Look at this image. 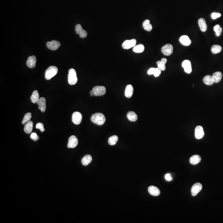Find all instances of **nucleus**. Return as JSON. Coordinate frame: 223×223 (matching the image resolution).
Listing matches in <instances>:
<instances>
[{
  "mask_svg": "<svg viewBox=\"0 0 223 223\" xmlns=\"http://www.w3.org/2000/svg\"><path fill=\"white\" fill-rule=\"evenodd\" d=\"M91 120L92 122L96 124V125L101 126L103 125L105 122L106 121V117L102 113H96L92 115Z\"/></svg>",
  "mask_w": 223,
  "mask_h": 223,
  "instance_id": "f257e3e1",
  "label": "nucleus"
},
{
  "mask_svg": "<svg viewBox=\"0 0 223 223\" xmlns=\"http://www.w3.org/2000/svg\"><path fill=\"white\" fill-rule=\"evenodd\" d=\"M58 72V69L55 66H51L48 68L45 72V78L50 80L55 76Z\"/></svg>",
  "mask_w": 223,
  "mask_h": 223,
  "instance_id": "f03ea898",
  "label": "nucleus"
},
{
  "mask_svg": "<svg viewBox=\"0 0 223 223\" xmlns=\"http://www.w3.org/2000/svg\"><path fill=\"white\" fill-rule=\"evenodd\" d=\"M77 80L76 70L73 68L69 69L68 75V81L69 84L71 85H74L77 82Z\"/></svg>",
  "mask_w": 223,
  "mask_h": 223,
  "instance_id": "7ed1b4c3",
  "label": "nucleus"
},
{
  "mask_svg": "<svg viewBox=\"0 0 223 223\" xmlns=\"http://www.w3.org/2000/svg\"><path fill=\"white\" fill-rule=\"evenodd\" d=\"M92 91L95 96H101L106 94V90L104 86H98L93 88Z\"/></svg>",
  "mask_w": 223,
  "mask_h": 223,
  "instance_id": "20e7f679",
  "label": "nucleus"
},
{
  "mask_svg": "<svg viewBox=\"0 0 223 223\" xmlns=\"http://www.w3.org/2000/svg\"><path fill=\"white\" fill-rule=\"evenodd\" d=\"M82 120V116L79 112H75L72 115V121L76 125H79Z\"/></svg>",
  "mask_w": 223,
  "mask_h": 223,
  "instance_id": "39448f33",
  "label": "nucleus"
},
{
  "mask_svg": "<svg viewBox=\"0 0 223 223\" xmlns=\"http://www.w3.org/2000/svg\"><path fill=\"white\" fill-rule=\"evenodd\" d=\"M162 52L164 55L169 56L172 54L173 51V47L170 44H167L163 46L161 49Z\"/></svg>",
  "mask_w": 223,
  "mask_h": 223,
  "instance_id": "423d86ee",
  "label": "nucleus"
},
{
  "mask_svg": "<svg viewBox=\"0 0 223 223\" xmlns=\"http://www.w3.org/2000/svg\"><path fill=\"white\" fill-rule=\"evenodd\" d=\"M205 135L203 128L201 126H196L195 131V138L197 139H200L204 137Z\"/></svg>",
  "mask_w": 223,
  "mask_h": 223,
  "instance_id": "0eeeda50",
  "label": "nucleus"
},
{
  "mask_svg": "<svg viewBox=\"0 0 223 223\" xmlns=\"http://www.w3.org/2000/svg\"><path fill=\"white\" fill-rule=\"evenodd\" d=\"M136 40L135 39H132L131 40H126L123 43L122 46L124 49H129L133 47L136 46Z\"/></svg>",
  "mask_w": 223,
  "mask_h": 223,
  "instance_id": "6e6552de",
  "label": "nucleus"
},
{
  "mask_svg": "<svg viewBox=\"0 0 223 223\" xmlns=\"http://www.w3.org/2000/svg\"><path fill=\"white\" fill-rule=\"evenodd\" d=\"M46 45L48 48L50 50L56 51L60 47L61 44L59 41L54 40L50 42H48L46 43Z\"/></svg>",
  "mask_w": 223,
  "mask_h": 223,
  "instance_id": "1a4fd4ad",
  "label": "nucleus"
},
{
  "mask_svg": "<svg viewBox=\"0 0 223 223\" xmlns=\"http://www.w3.org/2000/svg\"><path fill=\"white\" fill-rule=\"evenodd\" d=\"M202 185L200 183H197L194 184L191 189L192 195L193 196H195L202 189Z\"/></svg>",
  "mask_w": 223,
  "mask_h": 223,
  "instance_id": "9d476101",
  "label": "nucleus"
},
{
  "mask_svg": "<svg viewBox=\"0 0 223 223\" xmlns=\"http://www.w3.org/2000/svg\"><path fill=\"white\" fill-rule=\"evenodd\" d=\"M78 140L75 136H71L69 137L67 144V147L69 148H74L77 146Z\"/></svg>",
  "mask_w": 223,
  "mask_h": 223,
  "instance_id": "9b49d317",
  "label": "nucleus"
},
{
  "mask_svg": "<svg viewBox=\"0 0 223 223\" xmlns=\"http://www.w3.org/2000/svg\"><path fill=\"white\" fill-rule=\"evenodd\" d=\"M39 105V109L41 110V112H44L46 110V100L44 98L41 97L39 98L37 103Z\"/></svg>",
  "mask_w": 223,
  "mask_h": 223,
  "instance_id": "f8f14e48",
  "label": "nucleus"
},
{
  "mask_svg": "<svg viewBox=\"0 0 223 223\" xmlns=\"http://www.w3.org/2000/svg\"><path fill=\"white\" fill-rule=\"evenodd\" d=\"M36 62L37 58L35 56H32L28 57L27 61V65L29 68H34L36 66Z\"/></svg>",
  "mask_w": 223,
  "mask_h": 223,
  "instance_id": "ddd939ff",
  "label": "nucleus"
},
{
  "mask_svg": "<svg viewBox=\"0 0 223 223\" xmlns=\"http://www.w3.org/2000/svg\"><path fill=\"white\" fill-rule=\"evenodd\" d=\"M148 191L151 195L154 196H158L160 195V191L159 188L154 186H151L149 187Z\"/></svg>",
  "mask_w": 223,
  "mask_h": 223,
  "instance_id": "4468645a",
  "label": "nucleus"
},
{
  "mask_svg": "<svg viewBox=\"0 0 223 223\" xmlns=\"http://www.w3.org/2000/svg\"><path fill=\"white\" fill-rule=\"evenodd\" d=\"M179 41L182 45L185 46H189L191 44V41L189 37L186 35L182 36L180 37Z\"/></svg>",
  "mask_w": 223,
  "mask_h": 223,
  "instance_id": "2eb2a0df",
  "label": "nucleus"
},
{
  "mask_svg": "<svg viewBox=\"0 0 223 223\" xmlns=\"http://www.w3.org/2000/svg\"><path fill=\"white\" fill-rule=\"evenodd\" d=\"M133 93V88L131 84L128 85L126 86L125 91V96L127 98H130L132 97Z\"/></svg>",
  "mask_w": 223,
  "mask_h": 223,
  "instance_id": "dca6fc26",
  "label": "nucleus"
},
{
  "mask_svg": "<svg viewBox=\"0 0 223 223\" xmlns=\"http://www.w3.org/2000/svg\"><path fill=\"white\" fill-rule=\"evenodd\" d=\"M201 160L200 156L198 155H193L190 159V163L193 165H196Z\"/></svg>",
  "mask_w": 223,
  "mask_h": 223,
  "instance_id": "f3484780",
  "label": "nucleus"
},
{
  "mask_svg": "<svg viewBox=\"0 0 223 223\" xmlns=\"http://www.w3.org/2000/svg\"><path fill=\"white\" fill-rule=\"evenodd\" d=\"M198 24L200 30L202 32H206L207 30V25L206 24V21L203 18L199 19L198 20Z\"/></svg>",
  "mask_w": 223,
  "mask_h": 223,
  "instance_id": "a211bd4d",
  "label": "nucleus"
},
{
  "mask_svg": "<svg viewBox=\"0 0 223 223\" xmlns=\"http://www.w3.org/2000/svg\"><path fill=\"white\" fill-rule=\"evenodd\" d=\"M92 160V158L91 155H87L84 157L81 160V163L84 166H87L89 165L91 163Z\"/></svg>",
  "mask_w": 223,
  "mask_h": 223,
  "instance_id": "6ab92c4d",
  "label": "nucleus"
},
{
  "mask_svg": "<svg viewBox=\"0 0 223 223\" xmlns=\"http://www.w3.org/2000/svg\"><path fill=\"white\" fill-rule=\"evenodd\" d=\"M203 82L205 84L209 86H210L213 84L215 83L213 78L210 75H207L204 77L203 79Z\"/></svg>",
  "mask_w": 223,
  "mask_h": 223,
  "instance_id": "aec40b11",
  "label": "nucleus"
},
{
  "mask_svg": "<svg viewBox=\"0 0 223 223\" xmlns=\"http://www.w3.org/2000/svg\"><path fill=\"white\" fill-rule=\"evenodd\" d=\"M33 127V122L32 121H29L25 125L24 127V132L26 133H30L32 132Z\"/></svg>",
  "mask_w": 223,
  "mask_h": 223,
  "instance_id": "412c9836",
  "label": "nucleus"
},
{
  "mask_svg": "<svg viewBox=\"0 0 223 223\" xmlns=\"http://www.w3.org/2000/svg\"><path fill=\"white\" fill-rule=\"evenodd\" d=\"M127 117L131 121H136L138 119V116L133 111H129L127 114Z\"/></svg>",
  "mask_w": 223,
  "mask_h": 223,
  "instance_id": "4be33fe9",
  "label": "nucleus"
},
{
  "mask_svg": "<svg viewBox=\"0 0 223 223\" xmlns=\"http://www.w3.org/2000/svg\"><path fill=\"white\" fill-rule=\"evenodd\" d=\"M143 27L145 30L148 32H150L152 30L153 26L150 24V21L148 19L145 20L143 24Z\"/></svg>",
  "mask_w": 223,
  "mask_h": 223,
  "instance_id": "5701e85b",
  "label": "nucleus"
},
{
  "mask_svg": "<svg viewBox=\"0 0 223 223\" xmlns=\"http://www.w3.org/2000/svg\"><path fill=\"white\" fill-rule=\"evenodd\" d=\"M39 99V93L37 91L35 90L33 92L31 97V100L33 103H37L38 102Z\"/></svg>",
  "mask_w": 223,
  "mask_h": 223,
  "instance_id": "b1692460",
  "label": "nucleus"
},
{
  "mask_svg": "<svg viewBox=\"0 0 223 223\" xmlns=\"http://www.w3.org/2000/svg\"><path fill=\"white\" fill-rule=\"evenodd\" d=\"M212 77L213 78L215 83H217L219 82L222 79V73L220 72H216L214 73L212 75Z\"/></svg>",
  "mask_w": 223,
  "mask_h": 223,
  "instance_id": "393cba45",
  "label": "nucleus"
},
{
  "mask_svg": "<svg viewBox=\"0 0 223 223\" xmlns=\"http://www.w3.org/2000/svg\"><path fill=\"white\" fill-rule=\"evenodd\" d=\"M144 50V46L143 44H139V45L135 46L133 47V52H134L136 53H141L143 52Z\"/></svg>",
  "mask_w": 223,
  "mask_h": 223,
  "instance_id": "a878e982",
  "label": "nucleus"
},
{
  "mask_svg": "<svg viewBox=\"0 0 223 223\" xmlns=\"http://www.w3.org/2000/svg\"><path fill=\"white\" fill-rule=\"evenodd\" d=\"M211 51L214 54H219L222 51V47L218 45H213L211 47Z\"/></svg>",
  "mask_w": 223,
  "mask_h": 223,
  "instance_id": "bb28decb",
  "label": "nucleus"
},
{
  "mask_svg": "<svg viewBox=\"0 0 223 223\" xmlns=\"http://www.w3.org/2000/svg\"><path fill=\"white\" fill-rule=\"evenodd\" d=\"M118 140V137L116 135L112 136L108 139V143L111 146H114L116 144Z\"/></svg>",
  "mask_w": 223,
  "mask_h": 223,
  "instance_id": "cd10ccee",
  "label": "nucleus"
},
{
  "mask_svg": "<svg viewBox=\"0 0 223 223\" xmlns=\"http://www.w3.org/2000/svg\"><path fill=\"white\" fill-rule=\"evenodd\" d=\"M31 118H32V113L30 112L27 113V114L24 115V117L23 118L22 121V123L23 124H25L30 121Z\"/></svg>",
  "mask_w": 223,
  "mask_h": 223,
  "instance_id": "c85d7f7f",
  "label": "nucleus"
},
{
  "mask_svg": "<svg viewBox=\"0 0 223 223\" xmlns=\"http://www.w3.org/2000/svg\"><path fill=\"white\" fill-rule=\"evenodd\" d=\"M214 30L216 33V35L217 37H219L222 32V28L220 27V25L217 24L214 27Z\"/></svg>",
  "mask_w": 223,
  "mask_h": 223,
  "instance_id": "c756f323",
  "label": "nucleus"
},
{
  "mask_svg": "<svg viewBox=\"0 0 223 223\" xmlns=\"http://www.w3.org/2000/svg\"><path fill=\"white\" fill-rule=\"evenodd\" d=\"M157 64H158V68H159L161 70L165 71L166 69L165 64L162 62L161 61H158L157 62Z\"/></svg>",
  "mask_w": 223,
  "mask_h": 223,
  "instance_id": "7c9ffc66",
  "label": "nucleus"
},
{
  "mask_svg": "<svg viewBox=\"0 0 223 223\" xmlns=\"http://www.w3.org/2000/svg\"><path fill=\"white\" fill-rule=\"evenodd\" d=\"M182 66L184 69L188 67H191V64L188 60H185L182 62Z\"/></svg>",
  "mask_w": 223,
  "mask_h": 223,
  "instance_id": "2f4dec72",
  "label": "nucleus"
},
{
  "mask_svg": "<svg viewBox=\"0 0 223 223\" xmlns=\"http://www.w3.org/2000/svg\"><path fill=\"white\" fill-rule=\"evenodd\" d=\"M36 128L40 129L41 132H44L45 131V129L44 128V124L42 123H38L36 125Z\"/></svg>",
  "mask_w": 223,
  "mask_h": 223,
  "instance_id": "473e14b6",
  "label": "nucleus"
},
{
  "mask_svg": "<svg viewBox=\"0 0 223 223\" xmlns=\"http://www.w3.org/2000/svg\"><path fill=\"white\" fill-rule=\"evenodd\" d=\"M75 31L76 32V33L77 34H80L83 28L81 27V26L79 24H78L75 27Z\"/></svg>",
  "mask_w": 223,
  "mask_h": 223,
  "instance_id": "72a5a7b5",
  "label": "nucleus"
},
{
  "mask_svg": "<svg viewBox=\"0 0 223 223\" xmlns=\"http://www.w3.org/2000/svg\"><path fill=\"white\" fill-rule=\"evenodd\" d=\"M30 138L35 141H36L39 140V136H38L37 133H36L35 132L32 133L30 135Z\"/></svg>",
  "mask_w": 223,
  "mask_h": 223,
  "instance_id": "f704fd0d",
  "label": "nucleus"
},
{
  "mask_svg": "<svg viewBox=\"0 0 223 223\" xmlns=\"http://www.w3.org/2000/svg\"><path fill=\"white\" fill-rule=\"evenodd\" d=\"M221 16V14L220 13H216V12H213L212 14L211 15V17L212 19H217V18L220 17Z\"/></svg>",
  "mask_w": 223,
  "mask_h": 223,
  "instance_id": "c9c22d12",
  "label": "nucleus"
},
{
  "mask_svg": "<svg viewBox=\"0 0 223 223\" xmlns=\"http://www.w3.org/2000/svg\"><path fill=\"white\" fill-rule=\"evenodd\" d=\"M79 36L81 38H85L87 36V33L86 32V31L83 29L82 31L81 32V33H80V34H79Z\"/></svg>",
  "mask_w": 223,
  "mask_h": 223,
  "instance_id": "e433bc0d",
  "label": "nucleus"
},
{
  "mask_svg": "<svg viewBox=\"0 0 223 223\" xmlns=\"http://www.w3.org/2000/svg\"><path fill=\"white\" fill-rule=\"evenodd\" d=\"M161 73V70L159 68H155V72H154L153 75L155 77H158L160 76Z\"/></svg>",
  "mask_w": 223,
  "mask_h": 223,
  "instance_id": "4c0bfd02",
  "label": "nucleus"
},
{
  "mask_svg": "<svg viewBox=\"0 0 223 223\" xmlns=\"http://www.w3.org/2000/svg\"><path fill=\"white\" fill-rule=\"evenodd\" d=\"M184 71L185 72L187 73V74H190L192 72V67H187V68H184Z\"/></svg>",
  "mask_w": 223,
  "mask_h": 223,
  "instance_id": "58836bf2",
  "label": "nucleus"
},
{
  "mask_svg": "<svg viewBox=\"0 0 223 223\" xmlns=\"http://www.w3.org/2000/svg\"><path fill=\"white\" fill-rule=\"evenodd\" d=\"M155 68H151L148 70V74L149 75H152V74H154L155 71Z\"/></svg>",
  "mask_w": 223,
  "mask_h": 223,
  "instance_id": "ea45409f",
  "label": "nucleus"
},
{
  "mask_svg": "<svg viewBox=\"0 0 223 223\" xmlns=\"http://www.w3.org/2000/svg\"><path fill=\"white\" fill-rule=\"evenodd\" d=\"M165 178L167 181H171L172 179V177H171L170 174L168 173L165 175Z\"/></svg>",
  "mask_w": 223,
  "mask_h": 223,
  "instance_id": "a19ab883",
  "label": "nucleus"
},
{
  "mask_svg": "<svg viewBox=\"0 0 223 223\" xmlns=\"http://www.w3.org/2000/svg\"><path fill=\"white\" fill-rule=\"evenodd\" d=\"M161 62H162L164 63V64H166L167 62V59L166 58H162L161 60Z\"/></svg>",
  "mask_w": 223,
  "mask_h": 223,
  "instance_id": "79ce46f5",
  "label": "nucleus"
},
{
  "mask_svg": "<svg viewBox=\"0 0 223 223\" xmlns=\"http://www.w3.org/2000/svg\"><path fill=\"white\" fill-rule=\"evenodd\" d=\"M90 95L91 96H94V94H93V92L92 90L91 91H90Z\"/></svg>",
  "mask_w": 223,
  "mask_h": 223,
  "instance_id": "37998d69",
  "label": "nucleus"
}]
</instances>
